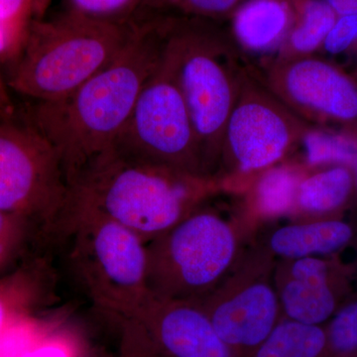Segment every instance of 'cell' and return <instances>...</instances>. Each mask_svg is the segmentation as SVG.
<instances>
[{
	"mask_svg": "<svg viewBox=\"0 0 357 357\" xmlns=\"http://www.w3.org/2000/svg\"><path fill=\"white\" fill-rule=\"evenodd\" d=\"M162 16L134 17L121 53L67 98L35 102L27 119L60 157L68 185L91 160L114 146L143 86L158 67L167 37Z\"/></svg>",
	"mask_w": 357,
	"mask_h": 357,
	"instance_id": "obj_1",
	"label": "cell"
},
{
	"mask_svg": "<svg viewBox=\"0 0 357 357\" xmlns=\"http://www.w3.org/2000/svg\"><path fill=\"white\" fill-rule=\"evenodd\" d=\"M47 250L89 304L121 323L149 295L145 243L98 211L68 199Z\"/></svg>",
	"mask_w": 357,
	"mask_h": 357,
	"instance_id": "obj_2",
	"label": "cell"
},
{
	"mask_svg": "<svg viewBox=\"0 0 357 357\" xmlns=\"http://www.w3.org/2000/svg\"><path fill=\"white\" fill-rule=\"evenodd\" d=\"M217 180L134 161L114 147L69 183V201L131 230L146 244L210 198Z\"/></svg>",
	"mask_w": 357,
	"mask_h": 357,
	"instance_id": "obj_3",
	"label": "cell"
},
{
	"mask_svg": "<svg viewBox=\"0 0 357 357\" xmlns=\"http://www.w3.org/2000/svg\"><path fill=\"white\" fill-rule=\"evenodd\" d=\"M132 30V20L105 22L65 11L51 20H34L7 86L37 102L63 100L107 67Z\"/></svg>",
	"mask_w": 357,
	"mask_h": 357,
	"instance_id": "obj_4",
	"label": "cell"
},
{
	"mask_svg": "<svg viewBox=\"0 0 357 357\" xmlns=\"http://www.w3.org/2000/svg\"><path fill=\"white\" fill-rule=\"evenodd\" d=\"M206 202L145 244L146 286L151 295L199 302L222 283L250 243L248 222L225 215Z\"/></svg>",
	"mask_w": 357,
	"mask_h": 357,
	"instance_id": "obj_5",
	"label": "cell"
},
{
	"mask_svg": "<svg viewBox=\"0 0 357 357\" xmlns=\"http://www.w3.org/2000/svg\"><path fill=\"white\" fill-rule=\"evenodd\" d=\"M167 46L198 141L206 172L217 178L223 137L243 70L211 21L167 17Z\"/></svg>",
	"mask_w": 357,
	"mask_h": 357,
	"instance_id": "obj_6",
	"label": "cell"
},
{
	"mask_svg": "<svg viewBox=\"0 0 357 357\" xmlns=\"http://www.w3.org/2000/svg\"><path fill=\"white\" fill-rule=\"evenodd\" d=\"M112 147L134 161L211 178L204 169L167 39L158 67L143 86Z\"/></svg>",
	"mask_w": 357,
	"mask_h": 357,
	"instance_id": "obj_7",
	"label": "cell"
},
{
	"mask_svg": "<svg viewBox=\"0 0 357 357\" xmlns=\"http://www.w3.org/2000/svg\"><path fill=\"white\" fill-rule=\"evenodd\" d=\"M68 198L67 178L50 141L26 119L0 116V210L29 218L48 237Z\"/></svg>",
	"mask_w": 357,
	"mask_h": 357,
	"instance_id": "obj_8",
	"label": "cell"
},
{
	"mask_svg": "<svg viewBox=\"0 0 357 357\" xmlns=\"http://www.w3.org/2000/svg\"><path fill=\"white\" fill-rule=\"evenodd\" d=\"M276 262L252 238L222 283L196 302L236 357H251L281 321L274 282Z\"/></svg>",
	"mask_w": 357,
	"mask_h": 357,
	"instance_id": "obj_9",
	"label": "cell"
},
{
	"mask_svg": "<svg viewBox=\"0 0 357 357\" xmlns=\"http://www.w3.org/2000/svg\"><path fill=\"white\" fill-rule=\"evenodd\" d=\"M266 84L243 70L225 128L220 170L250 175L275 166L307 130Z\"/></svg>",
	"mask_w": 357,
	"mask_h": 357,
	"instance_id": "obj_10",
	"label": "cell"
},
{
	"mask_svg": "<svg viewBox=\"0 0 357 357\" xmlns=\"http://www.w3.org/2000/svg\"><path fill=\"white\" fill-rule=\"evenodd\" d=\"M122 324L126 357H236L196 303L149 293Z\"/></svg>",
	"mask_w": 357,
	"mask_h": 357,
	"instance_id": "obj_11",
	"label": "cell"
},
{
	"mask_svg": "<svg viewBox=\"0 0 357 357\" xmlns=\"http://www.w3.org/2000/svg\"><path fill=\"white\" fill-rule=\"evenodd\" d=\"M266 84L298 116L357 121V82L321 59L283 58L269 70Z\"/></svg>",
	"mask_w": 357,
	"mask_h": 357,
	"instance_id": "obj_12",
	"label": "cell"
},
{
	"mask_svg": "<svg viewBox=\"0 0 357 357\" xmlns=\"http://www.w3.org/2000/svg\"><path fill=\"white\" fill-rule=\"evenodd\" d=\"M274 282L282 318L306 325L332 318L344 291L342 270L324 257L277 260Z\"/></svg>",
	"mask_w": 357,
	"mask_h": 357,
	"instance_id": "obj_13",
	"label": "cell"
},
{
	"mask_svg": "<svg viewBox=\"0 0 357 357\" xmlns=\"http://www.w3.org/2000/svg\"><path fill=\"white\" fill-rule=\"evenodd\" d=\"M354 230L344 220H300L268 227L255 237L277 260L323 257L349 245Z\"/></svg>",
	"mask_w": 357,
	"mask_h": 357,
	"instance_id": "obj_14",
	"label": "cell"
},
{
	"mask_svg": "<svg viewBox=\"0 0 357 357\" xmlns=\"http://www.w3.org/2000/svg\"><path fill=\"white\" fill-rule=\"evenodd\" d=\"M295 18V0H243L231 15L232 34L248 53H271L282 49Z\"/></svg>",
	"mask_w": 357,
	"mask_h": 357,
	"instance_id": "obj_15",
	"label": "cell"
},
{
	"mask_svg": "<svg viewBox=\"0 0 357 357\" xmlns=\"http://www.w3.org/2000/svg\"><path fill=\"white\" fill-rule=\"evenodd\" d=\"M57 270L50 256L40 255L0 278V333L52 294Z\"/></svg>",
	"mask_w": 357,
	"mask_h": 357,
	"instance_id": "obj_16",
	"label": "cell"
},
{
	"mask_svg": "<svg viewBox=\"0 0 357 357\" xmlns=\"http://www.w3.org/2000/svg\"><path fill=\"white\" fill-rule=\"evenodd\" d=\"M354 190V175L349 166H333L305 176L298 188L295 213L312 217L330 215L347 203Z\"/></svg>",
	"mask_w": 357,
	"mask_h": 357,
	"instance_id": "obj_17",
	"label": "cell"
},
{
	"mask_svg": "<svg viewBox=\"0 0 357 357\" xmlns=\"http://www.w3.org/2000/svg\"><path fill=\"white\" fill-rule=\"evenodd\" d=\"M46 252V234L29 218L0 210V278Z\"/></svg>",
	"mask_w": 357,
	"mask_h": 357,
	"instance_id": "obj_18",
	"label": "cell"
},
{
	"mask_svg": "<svg viewBox=\"0 0 357 357\" xmlns=\"http://www.w3.org/2000/svg\"><path fill=\"white\" fill-rule=\"evenodd\" d=\"M296 18L282 47L286 58L305 57L323 46L337 18L324 0H295Z\"/></svg>",
	"mask_w": 357,
	"mask_h": 357,
	"instance_id": "obj_19",
	"label": "cell"
},
{
	"mask_svg": "<svg viewBox=\"0 0 357 357\" xmlns=\"http://www.w3.org/2000/svg\"><path fill=\"white\" fill-rule=\"evenodd\" d=\"M304 177L290 166H272L263 171L251 199L255 215L270 220L294 213L298 188Z\"/></svg>",
	"mask_w": 357,
	"mask_h": 357,
	"instance_id": "obj_20",
	"label": "cell"
},
{
	"mask_svg": "<svg viewBox=\"0 0 357 357\" xmlns=\"http://www.w3.org/2000/svg\"><path fill=\"white\" fill-rule=\"evenodd\" d=\"M326 351L325 328L282 318L251 357H326Z\"/></svg>",
	"mask_w": 357,
	"mask_h": 357,
	"instance_id": "obj_21",
	"label": "cell"
},
{
	"mask_svg": "<svg viewBox=\"0 0 357 357\" xmlns=\"http://www.w3.org/2000/svg\"><path fill=\"white\" fill-rule=\"evenodd\" d=\"M300 142L309 166H351L357 156L356 134L307 129Z\"/></svg>",
	"mask_w": 357,
	"mask_h": 357,
	"instance_id": "obj_22",
	"label": "cell"
},
{
	"mask_svg": "<svg viewBox=\"0 0 357 357\" xmlns=\"http://www.w3.org/2000/svg\"><path fill=\"white\" fill-rule=\"evenodd\" d=\"M243 1V0H140L136 14L215 21L231 16Z\"/></svg>",
	"mask_w": 357,
	"mask_h": 357,
	"instance_id": "obj_23",
	"label": "cell"
},
{
	"mask_svg": "<svg viewBox=\"0 0 357 357\" xmlns=\"http://www.w3.org/2000/svg\"><path fill=\"white\" fill-rule=\"evenodd\" d=\"M34 20V0H0V28L6 39V64L13 67L24 48Z\"/></svg>",
	"mask_w": 357,
	"mask_h": 357,
	"instance_id": "obj_24",
	"label": "cell"
},
{
	"mask_svg": "<svg viewBox=\"0 0 357 357\" xmlns=\"http://www.w3.org/2000/svg\"><path fill=\"white\" fill-rule=\"evenodd\" d=\"M326 333V357H357V299L333 314Z\"/></svg>",
	"mask_w": 357,
	"mask_h": 357,
	"instance_id": "obj_25",
	"label": "cell"
},
{
	"mask_svg": "<svg viewBox=\"0 0 357 357\" xmlns=\"http://www.w3.org/2000/svg\"><path fill=\"white\" fill-rule=\"evenodd\" d=\"M139 4L140 0H63V11L89 20L128 23Z\"/></svg>",
	"mask_w": 357,
	"mask_h": 357,
	"instance_id": "obj_26",
	"label": "cell"
},
{
	"mask_svg": "<svg viewBox=\"0 0 357 357\" xmlns=\"http://www.w3.org/2000/svg\"><path fill=\"white\" fill-rule=\"evenodd\" d=\"M356 44L357 15H338L321 47L331 55H340Z\"/></svg>",
	"mask_w": 357,
	"mask_h": 357,
	"instance_id": "obj_27",
	"label": "cell"
},
{
	"mask_svg": "<svg viewBox=\"0 0 357 357\" xmlns=\"http://www.w3.org/2000/svg\"><path fill=\"white\" fill-rule=\"evenodd\" d=\"M20 357H70V354L63 345L51 344L34 347Z\"/></svg>",
	"mask_w": 357,
	"mask_h": 357,
	"instance_id": "obj_28",
	"label": "cell"
},
{
	"mask_svg": "<svg viewBox=\"0 0 357 357\" xmlns=\"http://www.w3.org/2000/svg\"><path fill=\"white\" fill-rule=\"evenodd\" d=\"M8 86L0 76V115L1 116H13L14 107L13 100L9 96Z\"/></svg>",
	"mask_w": 357,
	"mask_h": 357,
	"instance_id": "obj_29",
	"label": "cell"
},
{
	"mask_svg": "<svg viewBox=\"0 0 357 357\" xmlns=\"http://www.w3.org/2000/svg\"><path fill=\"white\" fill-rule=\"evenodd\" d=\"M52 0H34V20H39L45 17Z\"/></svg>",
	"mask_w": 357,
	"mask_h": 357,
	"instance_id": "obj_30",
	"label": "cell"
},
{
	"mask_svg": "<svg viewBox=\"0 0 357 357\" xmlns=\"http://www.w3.org/2000/svg\"><path fill=\"white\" fill-rule=\"evenodd\" d=\"M349 168H351L352 175H354V189L357 190V156L354 158V161H352Z\"/></svg>",
	"mask_w": 357,
	"mask_h": 357,
	"instance_id": "obj_31",
	"label": "cell"
}]
</instances>
